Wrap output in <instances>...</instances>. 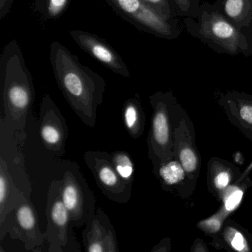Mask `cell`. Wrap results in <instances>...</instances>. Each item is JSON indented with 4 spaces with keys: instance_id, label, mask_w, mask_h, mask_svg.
<instances>
[{
    "instance_id": "obj_1",
    "label": "cell",
    "mask_w": 252,
    "mask_h": 252,
    "mask_svg": "<svg viewBox=\"0 0 252 252\" xmlns=\"http://www.w3.org/2000/svg\"><path fill=\"white\" fill-rule=\"evenodd\" d=\"M50 62L59 87L76 113L94 116L105 91L104 79L57 41L50 46Z\"/></svg>"
},
{
    "instance_id": "obj_2",
    "label": "cell",
    "mask_w": 252,
    "mask_h": 252,
    "mask_svg": "<svg viewBox=\"0 0 252 252\" xmlns=\"http://www.w3.org/2000/svg\"><path fill=\"white\" fill-rule=\"evenodd\" d=\"M184 26L190 36L218 54L252 56V42L214 4L203 2L196 18H184Z\"/></svg>"
},
{
    "instance_id": "obj_3",
    "label": "cell",
    "mask_w": 252,
    "mask_h": 252,
    "mask_svg": "<svg viewBox=\"0 0 252 252\" xmlns=\"http://www.w3.org/2000/svg\"><path fill=\"white\" fill-rule=\"evenodd\" d=\"M113 11L141 32L173 40L182 33L179 19H168L143 0H105Z\"/></svg>"
},
{
    "instance_id": "obj_4",
    "label": "cell",
    "mask_w": 252,
    "mask_h": 252,
    "mask_svg": "<svg viewBox=\"0 0 252 252\" xmlns=\"http://www.w3.org/2000/svg\"><path fill=\"white\" fill-rule=\"evenodd\" d=\"M69 33L81 49L94 57L104 67L123 77L130 76L129 68L121 56L104 39L85 31H70Z\"/></svg>"
},
{
    "instance_id": "obj_5",
    "label": "cell",
    "mask_w": 252,
    "mask_h": 252,
    "mask_svg": "<svg viewBox=\"0 0 252 252\" xmlns=\"http://www.w3.org/2000/svg\"><path fill=\"white\" fill-rule=\"evenodd\" d=\"M171 93L158 92L150 97V101L154 108L152 143L154 151L160 156L165 153L170 146V127L167 113L170 101Z\"/></svg>"
},
{
    "instance_id": "obj_6",
    "label": "cell",
    "mask_w": 252,
    "mask_h": 252,
    "mask_svg": "<svg viewBox=\"0 0 252 252\" xmlns=\"http://www.w3.org/2000/svg\"><path fill=\"white\" fill-rule=\"evenodd\" d=\"M214 5L252 42V0H217Z\"/></svg>"
},
{
    "instance_id": "obj_7",
    "label": "cell",
    "mask_w": 252,
    "mask_h": 252,
    "mask_svg": "<svg viewBox=\"0 0 252 252\" xmlns=\"http://www.w3.org/2000/svg\"><path fill=\"white\" fill-rule=\"evenodd\" d=\"M62 200L70 215V221L77 225L82 223V218L88 213V199H85L83 188L73 178L68 177L64 181L62 191Z\"/></svg>"
},
{
    "instance_id": "obj_8",
    "label": "cell",
    "mask_w": 252,
    "mask_h": 252,
    "mask_svg": "<svg viewBox=\"0 0 252 252\" xmlns=\"http://www.w3.org/2000/svg\"><path fill=\"white\" fill-rule=\"evenodd\" d=\"M94 167L92 168L100 188L104 189L107 193H123L126 184L116 172L113 162L110 158H98L95 157Z\"/></svg>"
},
{
    "instance_id": "obj_9",
    "label": "cell",
    "mask_w": 252,
    "mask_h": 252,
    "mask_svg": "<svg viewBox=\"0 0 252 252\" xmlns=\"http://www.w3.org/2000/svg\"><path fill=\"white\" fill-rule=\"evenodd\" d=\"M95 221L92 225V229L88 232V243H87V250L91 252H107L108 249L107 246L110 248L112 251H115L113 249V245L107 240L113 241V234L111 231H106L102 229L104 226H101V224L97 225Z\"/></svg>"
},
{
    "instance_id": "obj_10",
    "label": "cell",
    "mask_w": 252,
    "mask_h": 252,
    "mask_svg": "<svg viewBox=\"0 0 252 252\" xmlns=\"http://www.w3.org/2000/svg\"><path fill=\"white\" fill-rule=\"evenodd\" d=\"M70 0H34L35 11L47 20L60 18L67 11Z\"/></svg>"
},
{
    "instance_id": "obj_11",
    "label": "cell",
    "mask_w": 252,
    "mask_h": 252,
    "mask_svg": "<svg viewBox=\"0 0 252 252\" xmlns=\"http://www.w3.org/2000/svg\"><path fill=\"white\" fill-rule=\"evenodd\" d=\"M70 220V215L67 208L64 206L63 200L57 198L54 200L51 206L50 211V222L52 223L56 231H60V237L61 238V233L67 232L68 228L69 221Z\"/></svg>"
},
{
    "instance_id": "obj_12",
    "label": "cell",
    "mask_w": 252,
    "mask_h": 252,
    "mask_svg": "<svg viewBox=\"0 0 252 252\" xmlns=\"http://www.w3.org/2000/svg\"><path fill=\"white\" fill-rule=\"evenodd\" d=\"M124 119L126 128L132 135L139 134L141 128V110L138 101L130 99L126 103L124 110Z\"/></svg>"
},
{
    "instance_id": "obj_13",
    "label": "cell",
    "mask_w": 252,
    "mask_h": 252,
    "mask_svg": "<svg viewBox=\"0 0 252 252\" xmlns=\"http://www.w3.org/2000/svg\"><path fill=\"white\" fill-rule=\"evenodd\" d=\"M184 169L178 161H171L163 165L159 170V175L168 185L178 184L184 179Z\"/></svg>"
},
{
    "instance_id": "obj_14",
    "label": "cell",
    "mask_w": 252,
    "mask_h": 252,
    "mask_svg": "<svg viewBox=\"0 0 252 252\" xmlns=\"http://www.w3.org/2000/svg\"><path fill=\"white\" fill-rule=\"evenodd\" d=\"M112 162L121 178L125 181H130L133 175V164L130 158L125 153H116L112 158Z\"/></svg>"
},
{
    "instance_id": "obj_15",
    "label": "cell",
    "mask_w": 252,
    "mask_h": 252,
    "mask_svg": "<svg viewBox=\"0 0 252 252\" xmlns=\"http://www.w3.org/2000/svg\"><path fill=\"white\" fill-rule=\"evenodd\" d=\"M178 18H196L200 9V0H170Z\"/></svg>"
},
{
    "instance_id": "obj_16",
    "label": "cell",
    "mask_w": 252,
    "mask_h": 252,
    "mask_svg": "<svg viewBox=\"0 0 252 252\" xmlns=\"http://www.w3.org/2000/svg\"><path fill=\"white\" fill-rule=\"evenodd\" d=\"M17 220L19 225L25 231H30L34 229L36 218L30 206L22 205L17 210Z\"/></svg>"
},
{
    "instance_id": "obj_17",
    "label": "cell",
    "mask_w": 252,
    "mask_h": 252,
    "mask_svg": "<svg viewBox=\"0 0 252 252\" xmlns=\"http://www.w3.org/2000/svg\"><path fill=\"white\" fill-rule=\"evenodd\" d=\"M156 11L168 19L178 18L170 0H143Z\"/></svg>"
},
{
    "instance_id": "obj_18",
    "label": "cell",
    "mask_w": 252,
    "mask_h": 252,
    "mask_svg": "<svg viewBox=\"0 0 252 252\" xmlns=\"http://www.w3.org/2000/svg\"><path fill=\"white\" fill-rule=\"evenodd\" d=\"M41 135L47 145L57 146L62 140V133L60 129L51 124H45L42 126Z\"/></svg>"
},
{
    "instance_id": "obj_19",
    "label": "cell",
    "mask_w": 252,
    "mask_h": 252,
    "mask_svg": "<svg viewBox=\"0 0 252 252\" xmlns=\"http://www.w3.org/2000/svg\"><path fill=\"white\" fill-rule=\"evenodd\" d=\"M180 160L184 170L188 173L194 172L197 168V158L191 149H183L180 152Z\"/></svg>"
},
{
    "instance_id": "obj_20",
    "label": "cell",
    "mask_w": 252,
    "mask_h": 252,
    "mask_svg": "<svg viewBox=\"0 0 252 252\" xmlns=\"http://www.w3.org/2000/svg\"><path fill=\"white\" fill-rule=\"evenodd\" d=\"M243 191L238 189L231 190L225 197V207L227 211H232L240 204L243 198Z\"/></svg>"
},
{
    "instance_id": "obj_21",
    "label": "cell",
    "mask_w": 252,
    "mask_h": 252,
    "mask_svg": "<svg viewBox=\"0 0 252 252\" xmlns=\"http://www.w3.org/2000/svg\"><path fill=\"white\" fill-rule=\"evenodd\" d=\"M10 193V184L8 181V178L4 175L2 172L0 175V205L1 210L3 209L4 206L6 203L8 194Z\"/></svg>"
},
{
    "instance_id": "obj_22",
    "label": "cell",
    "mask_w": 252,
    "mask_h": 252,
    "mask_svg": "<svg viewBox=\"0 0 252 252\" xmlns=\"http://www.w3.org/2000/svg\"><path fill=\"white\" fill-rule=\"evenodd\" d=\"M231 244L232 247L238 252H244L246 250V240L244 237L237 231H235L231 237Z\"/></svg>"
},
{
    "instance_id": "obj_23",
    "label": "cell",
    "mask_w": 252,
    "mask_h": 252,
    "mask_svg": "<svg viewBox=\"0 0 252 252\" xmlns=\"http://www.w3.org/2000/svg\"><path fill=\"white\" fill-rule=\"evenodd\" d=\"M230 176L229 174L226 172H220L215 177V180H214V183H215V187L219 189H225V187L228 186L229 184Z\"/></svg>"
},
{
    "instance_id": "obj_24",
    "label": "cell",
    "mask_w": 252,
    "mask_h": 252,
    "mask_svg": "<svg viewBox=\"0 0 252 252\" xmlns=\"http://www.w3.org/2000/svg\"><path fill=\"white\" fill-rule=\"evenodd\" d=\"M14 0H0V20H4L12 9Z\"/></svg>"
},
{
    "instance_id": "obj_25",
    "label": "cell",
    "mask_w": 252,
    "mask_h": 252,
    "mask_svg": "<svg viewBox=\"0 0 252 252\" xmlns=\"http://www.w3.org/2000/svg\"><path fill=\"white\" fill-rule=\"evenodd\" d=\"M204 228L206 229H209L210 231H218L220 226V222L217 219H209L207 220L204 221Z\"/></svg>"
}]
</instances>
